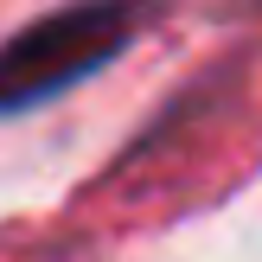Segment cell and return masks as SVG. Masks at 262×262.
Returning <instances> with one entry per match:
<instances>
[{
    "instance_id": "cell-1",
    "label": "cell",
    "mask_w": 262,
    "mask_h": 262,
    "mask_svg": "<svg viewBox=\"0 0 262 262\" xmlns=\"http://www.w3.org/2000/svg\"><path fill=\"white\" fill-rule=\"evenodd\" d=\"M147 13H154L147 0H77L13 32L0 45V109H26V102L58 96L64 83L102 71L147 26Z\"/></svg>"
}]
</instances>
